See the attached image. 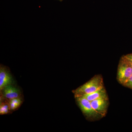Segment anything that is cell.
Returning a JSON list of instances; mask_svg holds the SVG:
<instances>
[{"instance_id":"cell-6","label":"cell","mask_w":132,"mask_h":132,"mask_svg":"<svg viewBox=\"0 0 132 132\" xmlns=\"http://www.w3.org/2000/svg\"><path fill=\"white\" fill-rule=\"evenodd\" d=\"M1 92L2 95L8 100L21 97V95L20 90L13 85L7 86Z\"/></svg>"},{"instance_id":"cell-9","label":"cell","mask_w":132,"mask_h":132,"mask_svg":"<svg viewBox=\"0 0 132 132\" xmlns=\"http://www.w3.org/2000/svg\"><path fill=\"white\" fill-rule=\"evenodd\" d=\"M22 99L21 97L9 100V103L10 111H13L20 107L22 103Z\"/></svg>"},{"instance_id":"cell-12","label":"cell","mask_w":132,"mask_h":132,"mask_svg":"<svg viewBox=\"0 0 132 132\" xmlns=\"http://www.w3.org/2000/svg\"><path fill=\"white\" fill-rule=\"evenodd\" d=\"M57 1H64V0H57Z\"/></svg>"},{"instance_id":"cell-1","label":"cell","mask_w":132,"mask_h":132,"mask_svg":"<svg viewBox=\"0 0 132 132\" xmlns=\"http://www.w3.org/2000/svg\"><path fill=\"white\" fill-rule=\"evenodd\" d=\"M103 79L102 75H95L90 80L72 91L75 97L91 93L104 87Z\"/></svg>"},{"instance_id":"cell-7","label":"cell","mask_w":132,"mask_h":132,"mask_svg":"<svg viewBox=\"0 0 132 132\" xmlns=\"http://www.w3.org/2000/svg\"><path fill=\"white\" fill-rule=\"evenodd\" d=\"M80 96L86 98L90 102L100 98H108L106 90L104 87L96 92L91 93L84 94Z\"/></svg>"},{"instance_id":"cell-11","label":"cell","mask_w":132,"mask_h":132,"mask_svg":"<svg viewBox=\"0 0 132 132\" xmlns=\"http://www.w3.org/2000/svg\"><path fill=\"white\" fill-rule=\"evenodd\" d=\"M125 56H126L127 59H128L129 60H130L132 61V54L127 55H125Z\"/></svg>"},{"instance_id":"cell-4","label":"cell","mask_w":132,"mask_h":132,"mask_svg":"<svg viewBox=\"0 0 132 132\" xmlns=\"http://www.w3.org/2000/svg\"><path fill=\"white\" fill-rule=\"evenodd\" d=\"M14 84V80L9 69L1 64L0 66V91L9 85Z\"/></svg>"},{"instance_id":"cell-5","label":"cell","mask_w":132,"mask_h":132,"mask_svg":"<svg viewBox=\"0 0 132 132\" xmlns=\"http://www.w3.org/2000/svg\"><path fill=\"white\" fill-rule=\"evenodd\" d=\"M92 106L98 113L105 117L107 113L109 101L108 98H100L90 102Z\"/></svg>"},{"instance_id":"cell-2","label":"cell","mask_w":132,"mask_h":132,"mask_svg":"<svg viewBox=\"0 0 132 132\" xmlns=\"http://www.w3.org/2000/svg\"><path fill=\"white\" fill-rule=\"evenodd\" d=\"M78 106L80 109L85 118L90 121H95L103 117L94 109L90 101L84 97H75Z\"/></svg>"},{"instance_id":"cell-3","label":"cell","mask_w":132,"mask_h":132,"mask_svg":"<svg viewBox=\"0 0 132 132\" xmlns=\"http://www.w3.org/2000/svg\"><path fill=\"white\" fill-rule=\"evenodd\" d=\"M132 75V67L130 60L126 56H123L121 59L118 65L117 80L123 86Z\"/></svg>"},{"instance_id":"cell-8","label":"cell","mask_w":132,"mask_h":132,"mask_svg":"<svg viewBox=\"0 0 132 132\" xmlns=\"http://www.w3.org/2000/svg\"><path fill=\"white\" fill-rule=\"evenodd\" d=\"M5 98L2 95L1 96L0 114L1 115L7 114L10 111L9 102L5 101Z\"/></svg>"},{"instance_id":"cell-10","label":"cell","mask_w":132,"mask_h":132,"mask_svg":"<svg viewBox=\"0 0 132 132\" xmlns=\"http://www.w3.org/2000/svg\"><path fill=\"white\" fill-rule=\"evenodd\" d=\"M123 86L132 89V75L128 80Z\"/></svg>"}]
</instances>
